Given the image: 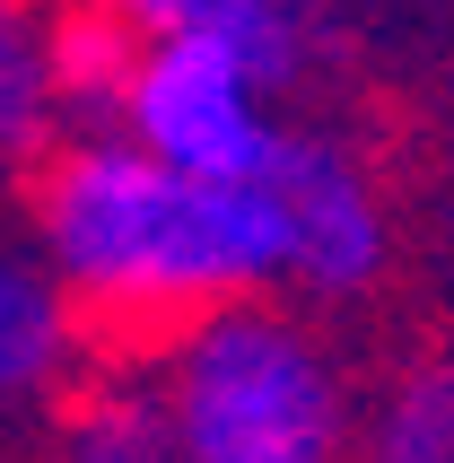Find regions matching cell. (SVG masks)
Instances as JSON below:
<instances>
[{
	"instance_id": "1",
	"label": "cell",
	"mask_w": 454,
	"mask_h": 463,
	"mask_svg": "<svg viewBox=\"0 0 454 463\" xmlns=\"http://www.w3.org/2000/svg\"><path fill=\"white\" fill-rule=\"evenodd\" d=\"M35 262L105 333H175L227 298L288 288L262 175H184L123 131H71L35 166Z\"/></svg>"
},
{
	"instance_id": "2",
	"label": "cell",
	"mask_w": 454,
	"mask_h": 463,
	"mask_svg": "<svg viewBox=\"0 0 454 463\" xmlns=\"http://www.w3.org/2000/svg\"><path fill=\"white\" fill-rule=\"evenodd\" d=\"M140 393L157 463H350L358 438V393L332 341L271 288L157 333Z\"/></svg>"
},
{
	"instance_id": "3",
	"label": "cell",
	"mask_w": 454,
	"mask_h": 463,
	"mask_svg": "<svg viewBox=\"0 0 454 463\" xmlns=\"http://www.w3.org/2000/svg\"><path fill=\"white\" fill-rule=\"evenodd\" d=\"M105 131H123L131 149H149L157 166L236 184V175H262V157L279 149L288 123H279V88L236 44L193 35V26H157L131 52Z\"/></svg>"
},
{
	"instance_id": "4",
	"label": "cell",
	"mask_w": 454,
	"mask_h": 463,
	"mask_svg": "<svg viewBox=\"0 0 454 463\" xmlns=\"http://www.w3.org/2000/svg\"><path fill=\"white\" fill-rule=\"evenodd\" d=\"M262 193L279 210L288 288H306V298H358L384 271V193L367 184V166L341 140L288 123L279 149L262 157Z\"/></svg>"
},
{
	"instance_id": "5",
	"label": "cell",
	"mask_w": 454,
	"mask_h": 463,
	"mask_svg": "<svg viewBox=\"0 0 454 463\" xmlns=\"http://www.w3.org/2000/svg\"><path fill=\"white\" fill-rule=\"evenodd\" d=\"M105 9H123L140 35L157 26H193V35H219L253 61V71L271 79L279 97L315 71V52H324V0H105Z\"/></svg>"
},
{
	"instance_id": "6",
	"label": "cell",
	"mask_w": 454,
	"mask_h": 463,
	"mask_svg": "<svg viewBox=\"0 0 454 463\" xmlns=\"http://www.w3.org/2000/svg\"><path fill=\"white\" fill-rule=\"evenodd\" d=\"M71 367H79V307L35 254L0 245V411L61 393Z\"/></svg>"
},
{
	"instance_id": "7",
	"label": "cell",
	"mask_w": 454,
	"mask_h": 463,
	"mask_svg": "<svg viewBox=\"0 0 454 463\" xmlns=\"http://www.w3.org/2000/svg\"><path fill=\"white\" fill-rule=\"evenodd\" d=\"M140 52V26L105 0H61L44 9V79H52V114L79 131L114 123V97H123V71Z\"/></svg>"
},
{
	"instance_id": "8",
	"label": "cell",
	"mask_w": 454,
	"mask_h": 463,
	"mask_svg": "<svg viewBox=\"0 0 454 463\" xmlns=\"http://www.w3.org/2000/svg\"><path fill=\"white\" fill-rule=\"evenodd\" d=\"M350 463H454V367H411L350 438Z\"/></svg>"
},
{
	"instance_id": "9",
	"label": "cell",
	"mask_w": 454,
	"mask_h": 463,
	"mask_svg": "<svg viewBox=\"0 0 454 463\" xmlns=\"http://www.w3.org/2000/svg\"><path fill=\"white\" fill-rule=\"evenodd\" d=\"M61 131L44 79V0H0V157H35Z\"/></svg>"
},
{
	"instance_id": "10",
	"label": "cell",
	"mask_w": 454,
	"mask_h": 463,
	"mask_svg": "<svg viewBox=\"0 0 454 463\" xmlns=\"http://www.w3.org/2000/svg\"><path fill=\"white\" fill-rule=\"evenodd\" d=\"M52 463H157L149 393H140V385H97L71 411V438H61Z\"/></svg>"
},
{
	"instance_id": "11",
	"label": "cell",
	"mask_w": 454,
	"mask_h": 463,
	"mask_svg": "<svg viewBox=\"0 0 454 463\" xmlns=\"http://www.w3.org/2000/svg\"><path fill=\"white\" fill-rule=\"evenodd\" d=\"M44 9H61V0H44Z\"/></svg>"
}]
</instances>
